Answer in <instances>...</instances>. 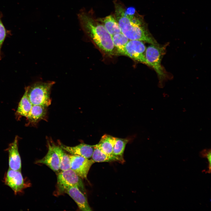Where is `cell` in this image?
I'll return each mask as SVG.
<instances>
[{
	"label": "cell",
	"instance_id": "1",
	"mask_svg": "<svg viewBox=\"0 0 211 211\" xmlns=\"http://www.w3.org/2000/svg\"><path fill=\"white\" fill-rule=\"evenodd\" d=\"M115 17L121 33L129 40H138L150 44H159L149 32L144 16L132 7L126 8L118 0L113 1Z\"/></svg>",
	"mask_w": 211,
	"mask_h": 211
},
{
	"label": "cell",
	"instance_id": "2",
	"mask_svg": "<svg viewBox=\"0 0 211 211\" xmlns=\"http://www.w3.org/2000/svg\"><path fill=\"white\" fill-rule=\"evenodd\" d=\"M92 10L82 9L78 14V18L84 32L96 46L106 54H114L115 48L112 36L94 14Z\"/></svg>",
	"mask_w": 211,
	"mask_h": 211
},
{
	"label": "cell",
	"instance_id": "3",
	"mask_svg": "<svg viewBox=\"0 0 211 211\" xmlns=\"http://www.w3.org/2000/svg\"><path fill=\"white\" fill-rule=\"evenodd\" d=\"M167 45H151L146 49L145 52L146 64L154 70L158 75L159 83L161 84L168 77L166 72L161 64V60L165 53Z\"/></svg>",
	"mask_w": 211,
	"mask_h": 211
},
{
	"label": "cell",
	"instance_id": "4",
	"mask_svg": "<svg viewBox=\"0 0 211 211\" xmlns=\"http://www.w3.org/2000/svg\"><path fill=\"white\" fill-rule=\"evenodd\" d=\"M54 81L37 82L28 86V96L32 105H39L47 107L51 104V88Z\"/></svg>",
	"mask_w": 211,
	"mask_h": 211
},
{
	"label": "cell",
	"instance_id": "5",
	"mask_svg": "<svg viewBox=\"0 0 211 211\" xmlns=\"http://www.w3.org/2000/svg\"><path fill=\"white\" fill-rule=\"evenodd\" d=\"M70 186H77L82 192H84L82 178L73 170L70 169L58 172L56 194L59 195L64 193L65 189Z\"/></svg>",
	"mask_w": 211,
	"mask_h": 211
},
{
	"label": "cell",
	"instance_id": "6",
	"mask_svg": "<svg viewBox=\"0 0 211 211\" xmlns=\"http://www.w3.org/2000/svg\"><path fill=\"white\" fill-rule=\"evenodd\" d=\"M4 183L12 189L15 195L22 193L30 185V183L23 178L21 171L9 168L5 176Z\"/></svg>",
	"mask_w": 211,
	"mask_h": 211
},
{
	"label": "cell",
	"instance_id": "7",
	"mask_svg": "<svg viewBox=\"0 0 211 211\" xmlns=\"http://www.w3.org/2000/svg\"><path fill=\"white\" fill-rule=\"evenodd\" d=\"M146 49L143 42L138 40H129L121 55L146 64L145 58Z\"/></svg>",
	"mask_w": 211,
	"mask_h": 211
},
{
	"label": "cell",
	"instance_id": "8",
	"mask_svg": "<svg viewBox=\"0 0 211 211\" xmlns=\"http://www.w3.org/2000/svg\"><path fill=\"white\" fill-rule=\"evenodd\" d=\"M71 161V169L82 179H87L88 172L94 162L84 157L75 155H70Z\"/></svg>",
	"mask_w": 211,
	"mask_h": 211
},
{
	"label": "cell",
	"instance_id": "9",
	"mask_svg": "<svg viewBox=\"0 0 211 211\" xmlns=\"http://www.w3.org/2000/svg\"><path fill=\"white\" fill-rule=\"evenodd\" d=\"M48 146V151L46 155L42 159L37 160L35 163L45 165L54 172L58 173L60 170V161L59 146L49 143Z\"/></svg>",
	"mask_w": 211,
	"mask_h": 211
},
{
	"label": "cell",
	"instance_id": "10",
	"mask_svg": "<svg viewBox=\"0 0 211 211\" xmlns=\"http://www.w3.org/2000/svg\"><path fill=\"white\" fill-rule=\"evenodd\" d=\"M64 193L68 194L74 201L80 210L83 211L92 210L86 197L77 186L68 187L64 190Z\"/></svg>",
	"mask_w": 211,
	"mask_h": 211
},
{
	"label": "cell",
	"instance_id": "11",
	"mask_svg": "<svg viewBox=\"0 0 211 211\" xmlns=\"http://www.w3.org/2000/svg\"><path fill=\"white\" fill-rule=\"evenodd\" d=\"M8 150L9 168L14 170L21 171V161L18 150L17 136L16 137L13 142L10 144Z\"/></svg>",
	"mask_w": 211,
	"mask_h": 211
},
{
	"label": "cell",
	"instance_id": "12",
	"mask_svg": "<svg viewBox=\"0 0 211 211\" xmlns=\"http://www.w3.org/2000/svg\"><path fill=\"white\" fill-rule=\"evenodd\" d=\"M60 147L72 155H79L89 159L92 157L94 149V145L84 143L73 147L67 146L61 144Z\"/></svg>",
	"mask_w": 211,
	"mask_h": 211
},
{
	"label": "cell",
	"instance_id": "13",
	"mask_svg": "<svg viewBox=\"0 0 211 211\" xmlns=\"http://www.w3.org/2000/svg\"><path fill=\"white\" fill-rule=\"evenodd\" d=\"M97 19L111 36L121 33L120 27L114 14L104 18H97Z\"/></svg>",
	"mask_w": 211,
	"mask_h": 211
},
{
	"label": "cell",
	"instance_id": "14",
	"mask_svg": "<svg viewBox=\"0 0 211 211\" xmlns=\"http://www.w3.org/2000/svg\"><path fill=\"white\" fill-rule=\"evenodd\" d=\"M47 107L39 105H33L31 109L26 117L28 122L34 124L45 117Z\"/></svg>",
	"mask_w": 211,
	"mask_h": 211
},
{
	"label": "cell",
	"instance_id": "15",
	"mask_svg": "<svg viewBox=\"0 0 211 211\" xmlns=\"http://www.w3.org/2000/svg\"><path fill=\"white\" fill-rule=\"evenodd\" d=\"M28 86L25 87L24 94L19 103L16 112V115L18 118L26 117L32 108L33 105L28 96Z\"/></svg>",
	"mask_w": 211,
	"mask_h": 211
},
{
	"label": "cell",
	"instance_id": "16",
	"mask_svg": "<svg viewBox=\"0 0 211 211\" xmlns=\"http://www.w3.org/2000/svg\"><path fill=\"white\" fill-rule=\"evenodd\" d=\"M91 157L92 159L94 162H120L119 159L113 155H108L103 152L97 144L94 145V150Z\"/></svg>",
	"mask_w": 211,
	"mask_h": 211
},
{
	"label": "cell",
	"instance_id": "17",
	"mask_svg": "<svg viewBox=\"0 0 211 211\" xmlns=\"http://www.w3.org/2000/svg\"><path fill=\"white\" fill-rule=\"evenodd\" d=\"M115 140V137L105 134L97 144L103 152L108 155H112Z\"/></svg>",
	"mask_w": 211,
	"mask_h": 211
},
{
	"label": "cell",
	"instance_id": "18",
	"mask_svg": "<svg viewBox=\"0 0 211 211\" xmlns=\"http://www.w3.org/2000/svg\"><path fill=\"white\" fill-rule=\"evenodd\" d=\"M127 139L115 137L112 155L118 158L120 162H124L123 158V154L126 144L129 142Z\"/></svg>",
	"mask_w": 211,
	"mask_h": 211
},
{
	"label": "cell",
	"instance_id": "19",
	"mask_svg": "<svg viewBox=\"0 0 211 211\" xmlns=\"http://www.w3.org/2000/svg\"><path fill=\"white\" fill-rule=\"evenodd\" d=\"M112 38L115 48L118 53L121 55L129 40L121 33L112 36Z\"/></svg>",
	"mask_w": 211,
	"mask_h": 211
},
{
	"label": "cell",
	"instance_id": "20",
	"mask_svg": "<svg viewBox=\"0 0 211 211\" xmlns=\"http://www.w3.org/2000/svg\"><path fill=\"white\" fill-rule=\"evenodd\" d=\"M58 150L60 159V170L63 171L71 169V161L70 155L66 153L59 146Z\"/></svg>",
	"mask_w": 211,
	"mask_h": 211
},
{
	"label": "cell",
	"instance_id": "21",
	"mask_svg": "<svg viewBox=\"0 0 211 211\" xmlns=\"http://www.w3.org/2000/svg\"><path fill=\"white\" fill-rule=\"evenodd\" d=\"M2 16V14L0 12V60L1 59V48L8 33V31L5 28L1 20Z\"/></svg>",
	"mask_w": 211,
	"mask_h": 211
},
{
	"label": "cell",
	"instance_id": "22",
	"mask_svg": "<svg viewBox=\"0 0 211 211\" xmlns=\"http://www.w3.org/2000/svg\"><path fill=\"white\" fill-rule=\"evenodd\" d=\"M200 155L202 157L206 158L207 159L208 161V169L206 171V172L210 173L211 165V149H204L200 152Z\"/></svg>",
	"mask_w": 211,
	"mask_h": 211
}]
</instances>
